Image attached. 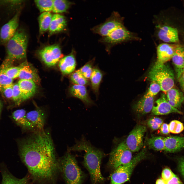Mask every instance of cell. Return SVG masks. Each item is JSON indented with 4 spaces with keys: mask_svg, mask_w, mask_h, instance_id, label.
Segmentation results:
<instances>
[{
    "mask_svg": "<svg viewBox=\"0 0 184 184\" xmlns=\"http://www.w3.org/2000/svg\"><path fill=\"white\" fill-rule=\"evenodd\" d=\"M19 151L21 160L34 182L55 184L60 172L59 159L48 131H34L21 141Z\"/></svg>",
    "mask_w": 184,
    "mask_h": 184,
    "instance_id": "1",
    "label": "cell"
},
{
    "mask_svg": "<svg viewBox=\"0 0 184 184\" xmlns=\"http://www.w3.org/2000/svg\"><path fill=\"white\" fill-rule=\"evenodd\" d=\"M68 150L70 151H84L83 164L89 174L92 184L104 182L106 179L101 174L100 165L102 160L107 154L101 150L92 145L84 135L80 140H76L75 144Z\"/></svg>",
    "mask_w": 184,
    "mask_h": 184,
    "instance_id": "2",
    "label": "cell"
},
{
    "mask_svg": "<svg viewBox=\"0 0 184 184\" xmlns=\"http://www.w3.org/2000/svg\"><path fill=\"white\" fill-rule=\"evenodd\" d=\"M60 172L66 184H82L86 176L79 167L74 155L68 150L59 159Z\"/></svg>",
    "mask_w": 184,
    "mask_h": 184,
    "instance_id": "3",
    "label": "cell"
},
{
    "mask_svg": "<svg viewBox=\"0 0 184 184\" xmlns=\"http://www.w3.org/2000/svg\"><path fill=\"white\" fill-rule=\"evenodd\" d=\"M28 37L22 28L18 29L13 37L5 45L7 56L5 59L13 62L26 57Z\"/></svg>",
    "mask_w": 184,
    "mask_h": 184,
    "instance_id": "4",
    "label": "cell"
},
{
    "mask_svg": "<svg viewBox=\"0 0 184 184\" xmlns=\"http://www.w3.org/2000/svg\"><path fill=\"white\" fill-rule=\"evenodd\" d=\"M149 78L160 86L161 90L165 94L173 88L175 84V75L173 70L168 64L157 62L152 68L148 75Z\"/></svg>",
    "mask_w": 184,
    "mask_h": 184,
    "instance_id": "5",
    "label": "cell"
},
{
    "mask_svg": "<svg viewBox=\"0 0 184 184\" xmlns=\"http://www.w3.org/2000/svg\"><path fill=\"white\" fill-rule=\"evenodd\" d=\"M146 156V151L143 149L132 158L129 162L114 170L110 176V184H122L129 181L135 167Z\"/></svg>",
    "mask_w": 184,
    "mask_h": 184,
    "instance_id": "6",
    "label": "cell"
},
{
    "mask_svg": "<svg viewBox=\"0 0 184 184\" xmlns=\"http://www.w3.org/2000/svg\"><path fill=\"white\" fill-rule=\"evenodd\" d=\"M116 145L109 154L107 165L109 169L113 170L129 163L132 158V152L125 141L121 142Z\"/></svg>",
    "mask_w": 184,
    "mask_h": 184,
    "instance_id": "7",
    "label": "cell"
},
{
    "mask_svg": "<svg viewBox=\"0 0 184 184\" xmlns=\"http://www.w3.org/2000/svg\"><path fill=\"white\" fill-rule=\"evenodd\" d=\"M137 39L132 33L128 30L123 25L119 27L107 35L100 39V42L106 45L108 52L113 45L122 42Z\"/></svg>",
    "mask_w": 184,
    "mask_h": 184,
    "instance_id": "8",
    "label": "cell"
},
{
    "mask_svg": "<svg viewBox=\"0 0 184 184\" xmlns=\"http://www.w3.org/2000/svg\"><path fill=\"white\" fill-rule=\"evenodd\" d=\"M37 54L41 60L49 67L55 65L63 56L61 47L57 44L45 46L39 50Z\"/></svg>",
    "mask_w": 184,
    "mask_h": 184,
    "instance_id": "9",
    "label": "cell"
},
{
    "mask_svg": "<svg viewBox=\"0 0 184 184\" xmlns=\"http://www.w3.org/2000/svg\"><path fill=\"white\" fill-rule=\"evenodd\" d=\"M123 25L122 18L117 12H114L104 22L94 27L91 30L103 37Z\"/></svg>",
    "mask_w": 184,
    "mask_h": 184,
    "instance_id": "10",
    "label": "cell"
},
{
    "mask_svg": "<svg viewBox=\"0 0 184 184\" xmlns=\"http://www.w3.org/2000/svg\"><path fill=\"white\" fill-rule=\"evenodd\" d=\"M146 130L145 126L140 125L136 126L130 133L125 142L132 152L138 151L142 147L143 137Z\"/></svg>",
    "mask_w": 184,
    "mask_h": 184,
    "instance_id": "11",
    "label": "cell"
},
{
    "mask_svg": "<svg viewBox=\"0 0 184 184\" xmlns=\"http://www.w3.org/2000/svg\"><path fill=\"white\" fill-rule=\"evenodd\" d=\"M20 11L19 10L8 22L1 27L0 31V44L5 45L14 36L19 25Z\"/></svg>",
    "mask_w": 184,
    "mask_h": 184,
    "instance_id": "12",
    "label": "cell"
},
{
    "mask_svg": "<svg viewBox=\"0 0 184 184\" xmlns=\"http://www.w3.org/2000/svg\"><path fill=\"white\" fill-rule=\"evenodd\" d=\"M45 117L44 111L39 108L26 114L27 119L32 130L34 131L44 130Z\"/></svg>",
    "mask_w": 184,
    "mask_h": 184,
    "instance_id": "13",
    "label": "cell"
},
{
    "mask_svg": "<svg viewBox=\"0 0 184 184\" xmlns=\"http://www.w3.org/2000/svg\"><path fill=\"white\" fill-rule=\"evenodd\" d=\"M156 102V105L153 106L152 110V114L154 115H165L172 113L182 114V112L170 104L164 94H162Z\"/></svg>",
    "mask_w": 184,
    "mask_h": 184,
    "instance_id": "14",
    "label": "cell"
},
{
    "mask_svg": "<svg viewBox=\"0 0 184 184\" xmlns=\"http://www.w3.org/2000/svg\"><path fill=\"white\" fill-rule=\"evenodd\" d=\"M177 45L163 43L157 47V60L156 62L164 64L171 59Z\"/></svg>",
    "mask_w": 184,
    "mask_h": 184,
    "instance_id": "15",
    "label": "cell"
},
{
    "mask_svg": "<svg viewBox=\"0 0 184 184\" xmlns=\"http://www.w3.org/2000/svg\"><path fill=\"white\" fill-rule=\"evenodd\" d=\"M21 64V67L18 77L20 79L32 80L37 85H39L41 79L37 70L27 61Z\"/></svg>",
    "mask_w": 184,
    "mask_h": 184,
    "instance_id": "16",
    "label": "cell"
},
{
    "mask_svg": "<svg viewBox=\"0 0 184 184\" xmlns=\"http://www.w3.org/2000/svg\"><path fill=\"white\" fill-rule=\"evenodd\" d=\"M69 91L72 96L81 100L86 106L90 107L95 104L85 86L73 84L70 88Z\"/></svg>",
    "mask_w": 184,
    "mask_h": 184,
    "instance_id": "17",
    "label": "cell"
},
{
    "mask_svg": "<svg viewBox=\"0 0 184 184\" xmlns=\"http://www.w3.org/2000/svg\"><path fill=\"white\" fill-rule=\"evenodd\" d=\"M158 36L159 38L165 43H177L179 41L177 29L169 26L160 27Z\"/></svg>",
    "mask_w": 184,
    "mask_h": 184,
    "instance_id": "18",
    "label": "cell"
},
{
    "mask_svg": "<svg viewBox=\"0 0 184 184\" xmlns=\"http://www.w3.org/2000/svg\"><path fill=\"white\" fill-rule=\"evenodd\" d=\"M2 177L1 184H30L29 176L27 175L21 179L18 178L9 171L4 163L0 164Z\"/></svg>",
    "mask_w": 184,
    "mask_h": 184,
    "instance_id": "19",
    "label": "cell"
},
{
    "mask_svg": "<svg viewBox=\"0 0 184 184\" xmlns=\"http://www.w3.org/2000/svg\"><path fill=\"white\" fill-rule=\"evenodd\" d=\"M171 59L178 80L184 71V47L177 45Z\"/></svg>",
    "mask_w": 184,
    "mask_h": 184,
    "instance_id": "20",
    "label": "cell"
},
{
    "mask_svg": "<svg viewBox=\"0 0 184 184\" xmlns=\"http://www.w3.org/2000/svg\"><path fill=\"white\" fill-rule=\"evenodd\" d=\"M75 55V51L74 49H73L70 54L62 58L60 60L59 67L63 74H69L75 70L76 64Z\"/></svg>",
    "mask_w": 184,
    "mask_h": 184,
    "instance_id": "21",
    "label": "cell"
},
{
    "mask_svg": "<svg viewBox=\"0 0 184 184\" xmlns=\"http://www.w3.org/2000/svg\"><path fill=\"white\" fill-rule=\"evenodd\" d=\"M184 148V137L171 136L165 137V149L166 152L175 153Z\"/></svg>",
    "mask_w": 184,
    "mask_h": 184,
    "instance_id": "22",
    "label": "cell"
},
{
    "mask_svg": "<svg viewBox=\"0 0 184 184\" xmlns=\"http://www.w3.org/2000/svg\"><path fill=\"white\" fill-rule=\"evenodd\" d=\"M17 83L21 93L23 101L33 96L36 92L37 84L32 80L20 79Z\"/></svg>",
    "mask_w": 184,
    "mask_h": 184,
    "instance_id": "23",
    "label": "cell"
},
{
    "mask_svg": "<svg viewBox=\"0 0 184 184\" xmlns=\"http://www.w3.org/2000/svg\"><path fill=\"white\" fill-rule=\"evenodd\" d=\"M67 21L65 17L59 14H55L52 16L49 29V34L60 32L66 28Z\"/></svg>",
    "mask_w": 184,
    "mask_h": 184,
    "instance_id": "24",
    "label": "cell"
},
{
    "mask_svg": "<svg viewBox=\"0 0 184 184\" xmlns=\"http://www.w3.org/2000/svg\"><path fill=\"white\" fill-rule=\"evenodd\" d=\"M154 97L144 96L133 106L137 113L140 115L145 114L150 112L153 106Z\"/></svg>",
    "mask_w": 184,
    "mask_h": 184,
    "instance_id": "25",
    "label": "cell"
},
{
    "mask_svg": "<svg viewBox=\"0 0 184 184\" xmlns=\"http://www.w3.org/2000/svg\"><path fill=\"white\" fill-rule=\"evenodd\" d=\"M166 98L168 103L172 106L180 109L184 100V96L179 90L173 87L167 92Z\"/></svg>",
    "mask_w": 184,
    "mask_h": 184,
    "instance_id": "26",
    "label": "cell"
},
{
    "mask_svg": "<svg viewBox=\"0 0 184 184\" xmlns=\"http://www.w3.org/2000/svg\"><path fill=\"white\" fill-rule=\"evenodd\" d=\"M26 113L24 109H18L13 112L12 116L18 125L25 129L32 130L26 118Z\"/></svg>",
    "mask_w": 184,
    "mask_h": 184,
    "instance_id": "27",
    "label": "cell"
},
{
    "mask_svg": "<svg viewBox=\"0 0 184 184\" xmlns=\"http://www.w3.org/2000/svg\"><path fill=\"white\" fill-rule=\"evenodd\" d=\"M103 76L102 72L99 68L96 67L93 68L90 78L92 90L96 95L98 94Z\"/></svg>",
    "mask_w": 184,
    "mask_h": 184,
    "instance_id": "28",
    "label": "cell"
},
{
    "mask_svg": "<svg viewBox=\"0 0 184 184\" xmlns=\"http://www.w3.org/2000/svg\"><path fill=\"white\" fill-rule=\"evenodd\" d=\"M53 15L50 12L42 13L38 18L39 32L42 34L49 30Z\"/></svg>",
    "mask_w": 184,
    "mask_h": 184,
    "instance_id": "29",
    "label": "cell"
},
{
    "mask_svg": "<svg viewBox=\"0 0 184 184\" xmlns=\"http://www.w3.org/2000/svg\"><path fill=\"white\" fill-rule=\"evenodd\" d=\"M73 4L67 0H53L52 11L55 14L65 13Z\"/></svg>",
    "mask_w": 184,
    "mask_h": 184,
    "instance_id": "30",
    "label": "cell"
},
{
    "mask_svg": "<svg viewBox=\"0 0 184 184\" xmlns=\"http://www.w3.org/2000/svg\"><path fill=\"white\" fill-rule=\"evenodd\" d=\"M165 139L160 136L152 137L148 139L147 144L150 147L155 150H164Z\"/></svg>",
    "mask_w": 184,
    "mask_h": 184,
    "instance_id": "31",
    "label": "cell"
},
{
    "mask_svg": "<svg viewBox=\"0 0 184 184\" xmlns=\"http://www.w3.org/2000/svg\"><path fill=\"white\" fill-rule=\"evenodd\" d=\"M53 0H35L34 3L40 12L42 13L52 11Z\"/></svg>",
    "mask_w": 184,
    "mask_h": 184,
    "instance_id": "32",
    "label": "cell"
},
{
    "mask_svg": "<svg viewBox=\"0 0 184 184\" xmlns=\"http://www.w3.org/2000/svg\"><path fill=\"white\" fill-rule=\"evenodd\" d=\"M70 79L74 84L85 86L89 84L88 80L84 77L78 70L71 75Z\"/></svg>",
    "mask_w": 184,
    "mask_h": 184,
    "instance_id": "33",
    "label": "cell"
},
{
    "mask_svg": "<svg viewBox=\"0 0 184 184\" xmlns=\"http://www.w3.org/2000/svg\"><path fill=\"white\" fill-rule=\"evenodd\" d=\"M95 60L94 58L88 61L78 70L82 75L87 80L90 78L92 72Z\"/></svg>",
    "mask_w": 184,
    "mask_h": 184,
    "instance_id": "34",
    "label": "cell"
},
{
    "mask_svg": "<svg viewBox=\"0 0 184 184\" xmlns=\"http://www.w3.org/2000/svg\"><path fill=\"white\" fill-rule=\"evenodd\" d=\"M170 132L173 134H179L184 129V126L182 123L176 120L171 121L168 124Z\"/></svg>",
    "mask_w": 184,
    "mask_h": 184,
    "instance_id": "35",
    "label": "cell"
},
{
    "mask_svg": "<svg viewBox=\"0 0 184 184\" xmlns=\"http://www.w3.org/2000/svg\"><path fill=\"white\" fill-rule=\"evenodd\" d=\"M21 66V64L18 66H11L4 70L6 75L13 80L18 77Z\"/></svg>",
    "mask_w": 184,
    "mask_h": 184,
    "instance_id": "36",
    "label": "cell"
},
{
    "mask_svg": "<svg viewBox=\"0 0 184 184\" xmlns=\"http://www.w3.org/2000/svg\"><path fill=\"white\" fill-rule=\"evenodd\" d=\"M12 99L18 105L23 101L21 93L17 83L13 84Z\"/></svg>",
    "mask_w": 184,
    "mask_h": 184,
    "instance_id": "37",
    "label": "cell"
},
{
    "mask_svg": "<svg viewBox=\"0 0 184 184\" xmlns=\"http://www.w3.org/2000/svg\"><path fill=\"white\" fill-rule=\"evenodd\" d=\"M13 80L9 77L3 69H0V88L12 85Z\"/></svg>",
    "mask_w": 184,
    "mask_h": 184,
    "instance_id": "38",
    "label": "cell"
},
{
    "mask_svg": "<svg viewBox=\"0 0 184 184\" xmlns=\"http://www.w3.org/2000/svg\"><path fill=\"white\" fill-rule=\"evenodd\" d=\"M163 123V120L157 117L150 118L147 122L148 125L153 130H156L159 129Z\"/></svg>",
    "mask_w": 184,
    "mask_h": 184,
    "instance_id": "39",
    "label": "cell"
},
{
    "mask_svg": "<svg viewBox=\"0 0 184 184\" xmlns=\"http://www.w3.org/2000/svg\"><path fill=\"white\" fill-rule=\"evenodd\" d=\"M161 90L159 85L157 83L152 81L147 92L144 96L145 97H154Z\"/></svg>",
    "mask_w": 184,
    "mask_h": 184,
    "instance_id": "40",
    "label": "cell"
},
{
    "mask_svg": "<svg viewBox=\"0 0 184 184\" xmlns=\"http://www.w3.org/2000/svg\"><path fill=\"white\" fill-rule=\"evenodd\" d=\"M13 84L10 86L0 88V92L6 98L12 99Z\"/></svg>",
    "mask_w": 184,
    "mask_h": 184,
    "instance_id": "41",
    "label": "cell"
},
{
    "mask_svg": "<svg viewBox=\"0 0 184 184\" xmlns=\"http://www.w3.org/2000/svg\"><path fill=\"white\" fill-rule=\"evenodd\" d=\"M174 174L171 169L168 167H165L163 170L162 172V178L166 182L171 179Z\"/></svg>",
    "mask_w": 184,
    "mask_h": 184,
    "instance_id": "42",
    "label": "cell"
},
{
    "mask_svg": "<svg viewBox=\"0 0 184 184\" xmlns=\"http://www.w3.org/2000/svg\"><path fill=\"white\" fill-rule=\"evenodd\" d=\"M166 184H183L179 178L174 174L170 180L166 182Z\"/></svg>",
    "mask_w": 184,
    "mask_h": 184,
    "instance_id": "43",
    "label": "cell"
},
{
    "mask_svg": "<svg viewBox=\"0 0 184 184\" xmlns=\"http://www.w3.org/2000/svg\"><path fill=\"white\" fill-rule=\"evenodd\" d=\"M178 168L180 173L184 177V157L180 158L179 159Z\"/></svg>",
    "mask_w": 184,
    "mask_h": 184,
    "instance_id": "44",
    "label": "cell"
},
{
    "mask_svg": "<svg viewBox=\"0 0 184 184\" xmlns=\"http://www.w3.org/2000/svg\"><path fill=\"white\" fill-rule=\"evenodd\" d=\"M161 133L163 134L167 135L170 133L168 124L165 123H163L160 128Z\"/></svg>",
    "mask_w": 184,
    "mask_h": 184,
    "instance_id": "45",
    "label": "cell"
},
{
    "mask_svg": "<svg viewBox=\"0 0 184 184\" xmlns=\"http://www.w3.org/2000/svg\"><path fill=\"white\" fill-rule=\"evenodd\" d=\"M178 80L181 88L184 92V71L181 75Z\"/></svg>",
    "mask_w": 184,
    "mask_h": 184,
    "instance_id": "46",
    "label": "cell"
},
{
    "mask_svg": "<svg viewBox=\"0 0 184 184\" xmlns=\"http://www.w3.org/2000/svg\"><path fill=\"white\" fill-rule=\"evenodd\" d=\"M156 184H166V182L162 178L158 179L156 182Z\"/></svg>",
    "mask_w": 184,
    "mask_h": 184,
    "instance_id": "47",
    "label": "cell"
},
{
    "mask_svg": "<svg viewBox=\"0 0 184 184\" xmlns=\"http://www.w3.org/2000/svg\"><path fill=\"white\" fill-rule=\"evenodd\" d=\"M1 107H2V104H1V102L0 101V113L1 111Z\"/></svg>",
    "mask_w": 184,
    "mask_h": 184,
    "instance_id": "48",
    "label": "cell"
}]
</instances>
